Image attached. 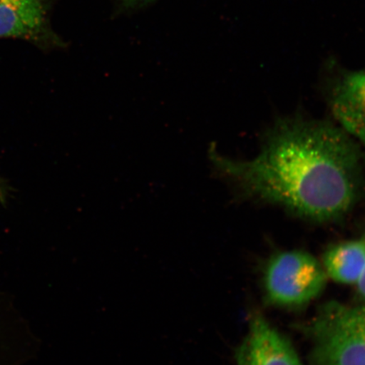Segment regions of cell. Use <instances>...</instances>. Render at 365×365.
Returning <instances> with one entry per match:
<instances>
[{
    "label": "cell",
    "mask_w": 365,
    "mask_h": 365,
    "mask_svg": "<svg viewBox=\"0 0 365 365\" xmlns=\"http://www.w3.org/2000/svg\"><path fill=\"white\" fill-rule=\"evenodd\" d=\"M210 156L242 195L312 221L346 216L364 193L361 150L341 128L325 121L296 117L277 122L249 160L212 150Z\"/></svg>",
    "instance_id": "obj_1"
},
{
    "label": "cell",
    "mask_w": 365,
    "mask_h": 365,
    "mask_svg": "<svg viewBox=\"0 0 365 365\" xmlns=\"http://www.w3.org/2000/svg\"><path fill=\"white\" fill-rule=\"evenodd\" d=\"M308 333L312 365H365V304H327Z\"/></svg>",
    "instance_id": "obj_2"
},
{
    "label": "cell",
    "mask_w": 365,
    "mask_h": 365,
    "mask_svg": "<svg viewBox=\"0 0 365 365\" xmlns=\"http://www.w3.org/2000/svg\"><path fill=\"white\" fill-rule=\"evenodd\" d=\"M327 275L313 255L300 250L278 253L264 272V290L269 300L280 307L307 304L321 294Z\"/></svg>",
    "instance_id": "obj_3"
},
{
    "label": "cell",
    "mask_w": 365,
    "mask_h": 365,
    "mask_svg": "<svg viewBox=\"0 0 365 365\" xmlns=\"http://www.w3.org/2000/svg\"><path fill=\"white\" fill-rule=\"evenodd\" d=\"M53 0H0V38L27 41L43 50L66 43L51 25Z\"/></svg>",
    "instance_id": "obj_4"
},
{
    "label": "cell",
    "mask_w": 365,
    "mask_h": 365,
    "mask_svg": "<svg viewBox=\"0 0 365 365\" xmlns=\"http://www.w3.org/2000/svg\"><path fill=\"white\" fill-rule=\"evenodd\" d=\"M236 365H303L284 336L262 316L251 318Z\"/></svg>",
    "instance_id": "obj_5"
},
{
    "label": "cell",
    "mask_w": 365,
    "mask_h": 365,
    "mask_svg": "<svg viewBox=\"0 0 365 365\" xmlns=\"http://www.w3.org/2000/svg\"><path fill=\"white\" fill-rule=\"evenodd\" d=\"M329 103L341 129L365 147V70L344 73L333 82Z\"/></svg>",
    "instance_id": "obj_6"
},
{
    "label": "cell",
    "mask_w": 365,
    "mask_h": 365,
    "mask_svg": "<svg viewBox=\"0 0 365 365\" xmlns=\"http://www.w3.org/2000/svg\"><path fill=\"white\" fill-rule=\"evenodd\" d=\"M322 264L333 281L357 284L365 268V236L331 246L324 255Z\"/></svg>",
    "instance_id": "obj_7"
},
{
    "label": "cell",
    "mask_w": 365,
    "mask_h": 365,
    "mask_svg": "<svg viewBox=\"0 0 365 365\" xmlns=\"http://www.w3.org/2000/svg\"><path fill=\"white\" fill-rule=\"evenodd\" d=\"M159 0H110L115 16H129L153 6Z\"/></svg>",
    "instance_id": "obj_8"
},
{
    "label": "cell",
    "mask_w": 365,
    "mask_h": 365,
    "mask_svg": "<svg viewBox=\"0 0 365 365\" xmlns=\"http://www.w3.org/2000/svg\"><path fill=\"white\" fill-rule=\"evenodd\" d=\"M9 190L6 182L0 178V202L6 203L9 195Z\"/></svg>",
    "instance_id": "obj_9"
},
{
    "label": "cell",
    "mask_w": 365,
    "mask_h": 365,
    "mask_svg": "<svg viewBox=\"0 0 365 365\" xmlns=\"http://www.w3.org/2000/svg\"><path fill=\"white\" fill-rule=\"evenodd\" d=\"M355 286L357 287L359 296L365 301V268L361 278Z\"/></svg>",
    "instance_id": "obj_10"
}]
</instances>
